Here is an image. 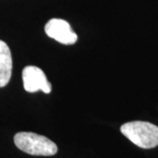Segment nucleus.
I'll return each instance as SVG.
<instances>
[{
    "label": "nucleus",
    "mask_w": 158,
    "mask_h": 158,
    "mask_svg": "<svg viewBox=\"0 0 158 158\" xmlns=\"http://www.w3.org/2000/svg\"><path fill=\"white\" fill-rule=\"evenodd\" d=\"M120 132L136 146L153 148L158 145V127L146 121H131L120 127Z\"/></svg>",
    "instance_id": "1"
},
{
    "label": "nucleus",
    "mask_w": 158,
    "mask_h": 158,
    "mask_svg": "<svg viewBox=\"0 0 158 158\" xmlns=\"http://www.w3.org/2000/svg\"><path fill=\"white\" fill-rule=\"evenodd\" d=\"M14 143L21 151L32 156H51L57 153V146L55 142L34 133H18L14 136Z\"/></svg>",
    "instance_id": "2"
},
{
    "label": "nucleus",
    "mask_w": 158,
    "mask_h": 158,
    "mask_svg": "<svg viewBox=\"0 0 158 158\" xmlns=\"http://www.w3.org/2000/svg\"><path fill=\"white\" fill-rule=\"evenodd\" d=\"M22 79L24 89L28 92L42 90L44 93H50L52 85L48 81L44 72L38 67L27 66L23 69Z\"/></svg>",
    "instance_id": "3"
},
{
    "label": "nucleus",
    "mask_w": 158,
    "mask_h": 158,
    "mask_svg": "<svg viewBox=\"0 0 158 158\" xmlns=\"http://www.w3.org/2000/svg\"><path fill=\"white\" fill-rule=\"evenodd\" d=\"M45 32L48 37L64 45H71L77 40V35L70 25L61 19H50L46 24Z\"/></svg>",
    "instance_id": "4"
},
{
    "label": "nucleus",
    "mask_w": 158,
    "mask_h": 158,
    "mask_svg": "<svg viewBox=\"0 0 158 158\" xmlns=\"http://www.w3.org/2000/svg\"><path fill=\"white\" fill-rule=\"evenodd\" d=\"M12 59L11 50L5 41L0 40V87L6 86L11 77Z\"/></svg>",
    "instance_id": "5"
}]
</instances>
